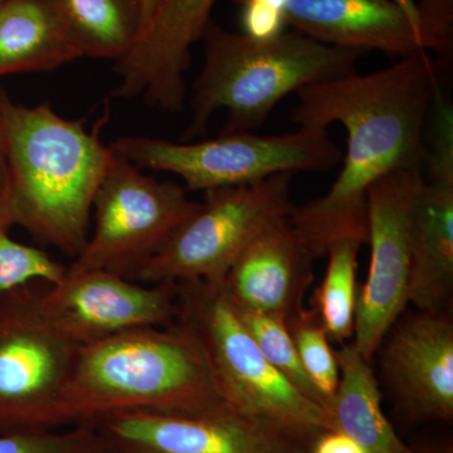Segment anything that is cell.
<instances>
[{
    "instance_id": "e0dca14e",
    "label": "cell",
    "mask_w": 453,
    "mask_h": 453,
    "mask_svg": "<svg viewBox=\"0 0 453 453\" xmlns=\"http://www.w3.org/2000/svg\"><path fill=\"white\" fill-rule=\"evenodd\" d=\"M431 179L423 181L411 222L408 303L419 311H445L453 292V157L427 159Z\"/></svg>"
},
{
    "instance_id": "30bf717a",
    "label": "cell",
    "mask_w": 453,
    "mask_h": 453,
    "mask_svg": "<svg viewBox=\"0 0 453 453\" xmlns=\"http://www.w3.org/2000/svg\"><path fill=\"white\" fill-rule=\"evenodd\" d=\"M422 170L399 169L372 184L366 196L371 266L357 292L354 347L371 360L408 303L411 222Z\"/></svg>"
},
{
    "instance_id": "484cf974",
    "label": "cell",
    "mask_w": 453,
    "mask_h": 453,
    "mask_svg": "<svg viewBox=\"0 0 453 453\" xmlns=\"http://www.w3.org/2000/svg\"><path fill=\"white\" fill-rule=\"evenodd\" d=\"M241 7L243 35L253 40H271L285 33L288 0H235Z\"/></svg>"
},
{
    "instance_id": "8992f818",
    "label": "cell",
    "mask_w": 453,
    "mask_h": 453,
    "mask_svg": "<svg viewBox=\"0 0 453 453\" xmlns=\"http://www.w3.org/2000/svg\"><path fill=\"white\" fill-rule=\"evenodd\" d=\"M112 149L140 169L173 173L187 189L210 192L250 186L282 173L324 172L338 165L342 151L327 127H299L283 135L220 134L198 142L124 136Z\"/></svg>"
},
{
    "instance_id": "7a4b0ae2",
    "label": "cell",
    "mask_w": 453,
    "mask_h": 453,
    "mask_svg": "<svg viewBox=\"0 0 453 453\" xmlns=\"http://www.w3.org/2000/svg\"><path fill=\"white\" fill-rule=\"evenodd\" d=\"M0 125L8 165V205L14 226L76 258L88 240L95 196L113 149L85 121L50 106L14 103L0 89Z\"/></svg>"
},
{
    "instance_id": "cb8c5ba5",
    "label": "cell",
    "mask_w": 453,
    "mask_h": 453,
    "mask_svg": "<svg viewBox=\"0 0 453 453\" xmlns=\"http://www.w3.org/2000/svg\"><path fill=\"white\" fill-rule=\"evenodd\" d=\"M14 226L9 205H0V294L35 283L56 285L67 267L37 247L20 243L9 234Z\"/></svg>"
},
{
    "instance_id": "ac0fdd59",
    "label": "cell",
    "mask_w": 453,
    "mask_h": 453,
    "mask_svg": "<svg viewBox=\"0 0 453 453\" xmlns=\"http://www.w3.org/2000/svg\"><path fill=\"white\" fill-rule=\"evenodd\" d=\"M81 58L47 0L0 7V77L55 71Z\"/></svg>"
},
{
    "instance_id": "9a60e30c",
    "label": "cell",
    "mask_w": 453,
    "mask_h": 453,
    "mask_svg": "<svg viewBox=\"0 0 453 453\" xmlns=\"http://www.w3.org/2000/svg\"><path fill=\"white\" fill-rule=\"evenodd\" d=\"M286 20L295 32L342 49L401 57L429 50L414 0H288Z\"/></svg>"
},
{
    "instance_id": "8fae6325",
    "label": "cell",
    "mask_w": 453,
    "mask_h": 453,
    "mask_svg": "<svg viewBox=\"0 0 453 453\" xmlns=\"http://www.w3.org/2000/svg\"><path fill=\"white\" fill-rule=\"evenodd\" d=\"M42 311L74 344H92L140 327L170 326L177 314V283L136 282L109 273H65L40 292Z\"/></svg>"
},
{
    "instance_id": "603a6c76",
    "label": "cell",
    "mask_w": 453,
    "mask_h": 453,
    "mask_svg": "<svg viewBox=\"0 0 453 453\" xmlns=\"http://www.w3.org/2000/svg\"><path fill=\"white\" fill-rule=\"evenodd\" d=\"M288 330L296 345L301 365L330 413L340 380L338 360L327 334L311 308L300 309L288 319ZM330 416V414H329Z\"/></svg>"
},
{
    "instance_id": "6da1fadb",
    "label": "cell",
    "mask_w": 453,
    "mask_h": 453,
    "mask_svg": "<svg viewBox=\"0 0 453 453\" xmlns=\"http://www.w3.org/2000/svg\"><path fill=\"white\" fill-rule=\"evenodd\" d=\"M291 120L299 127L348 134L347 157L329 192L295 208L290 222L315 258L334 242L368 241L366 196L372 184L399 169L422 170L423 131L438 95L436 67L428 52L369 74L308 86L296 92Z\"/></svg>"
},
{
    "instance_id": "83f0119b",
    "label": "cell",
    "mask_w": 453,
    "mask_h": 453,
    "mask_svg": "<svg viewBox=\"0 0 453 453\" xmlns=\"http://www.w3.org/2000/svg\"><path fill=\"white\" fill-rule=\"evenodd\" d=\"M426 17L440 22H449L453 19V0H421L418 3Z\"/></svg>"
},
{
    "instance_id": "52a82bcc",
    "label": "cell",
    "mask_w": 453,
    "mask_h": 453,
    "mask_svg": "<svg viewBox=\"0 0 453 453\" xmlns=\"http://www.w3.org/2000/svg\"><path fill=\"white\" fill-rule=\"evenodd\" d=\"M292 175L282 173L250 186L205 192L198 211L173 232L134 280L149 285H222L243 250L268 226L294 213Z\"/></svg>"
},
{
    "instance_id": "f546056e",
    "label": "cell",
    "mask_w": 453,
    "mask_h": 453,
    "mask_svg": "<svg viewBox=\"0 0 453 453\" xmlns=\"http://www.w3.org/2000/svg\"><path fill=\"white\" fill-rule=\"evenodd\" d=\"M160 2H162V0H140V4H142V31L144 29V27L148 25L150 18L153 17ZM142 31H140V33H142Z\"/></svg>"
},
{
    "instance_id": "d6a6232c",
    "label": "cell",
    "mask_w": 453,
    "mask_h": 453,
    "mask_svg": "<svg viewBox=\"0 0 453 453\" xmlns=\"http://www.w3.org/2000/svg\"><path fill=\"white\" fill-rule=\"evenodd\" d=\"M121 453H135V452H130V451H124V449H120Z\"/></svg>"
},
{
    "instance_id": "4dcf8cb0",
    "label": "cell",
    "mask_w": 453,
    "mask_h": 453,
    "mask_svg": "<svg viewBox=\"0 0 453 453\" xmlns=\"http://www.w3.org/2000/svg\"><path fill=\"white\" fill-rule=\"evenodd\" d=\"M412 453H416L412 451ZM423 453H453L451 447H445V449H432V451L423 452Z\"/></svg>"
},
{
    "instance_id": "5b68a950",
    "label": "cell",
    "mask_w": 453,
    "mask_h": 453,
    "mask_svg": "<svg viewBox=\"0 0 453 453\" xmlns=\"http://www.w3.org/2000/svg\"><path fill=\"white\" fill-rule=\"evenodd\" d=\"M174 324L201 348L217 392L229 410L310 447L321 434L334 431L326 411L265 359L220 286L177 283Z\"/></svg>"
},
{
    "instance_id": "3957f363",
    "label": "cell",
    "mask_w": 453,
    "mask_h": 453,
    "mask_svg": "<svg viewBox=\"0 0 453 453\" xmlns=\"http://www.w3.org/2000/svg\"><path fill=\"white\" fill-rule=\"evenodd\" d=\"M71 422L119 412L201 414L226 407L195 339L173 324L80 347L65 388Z\"/></svg>"
},
{
    "instance_id": "44dd1931",
    "label": "cell",
    "mask_w": 453,
    "mask_h": 453,
    "mask_svg": "<svg viewBox=\"0 0 453 453\" xmlns=\"http://www.w3.org/2000/svg\"><path fill=\"white\" fill-rule=\"evenodd\" d=\"M362 244L353 238H344L329 247L326 273L312 297L311 309L318 315L327 338L340 344L354 335L357 255Z\"/></svg>"
},
{
    "instance_id": "7402d4cb",
    "label": "cell",
    "mask_w": 453,
    "mask_h": 453,
    "mask_svg": "<svg viewBox=\"0 0 453 453\" xmlns=\"http://www.w3.org/2000/svg\"><path fill=\"white\" fill-rule=\"evenodd\" d=\"M231 305L265 359L281 372L295 388L325 410L323 399L301 365L296 345L288 330V319L282 315L243 308L234 303Z\"/></svg>"
},
{
    "instance_id": "d6986e66",
    "label": "cell",
    "mask_w": 453,
    "mask_h": 453,
    "mask_svg": "<svg viewBox=\"0 0 453 453\" xmlns=\"http://www.w3.org/2000/svg\"><path fill=\"white\" fill-rule=\"evenodd\" d=\"M335 356L340 380L329 413L334 431L347 434L366 453H412L384 413L369 360L353 344L342 345Z\"/></svg>"
},
{
    "instance_id": "7c38bea8",
    "label": "cell",
    "mask_w": 453,
    "mask_h": 453,
    "mask_svg": "<svg viewBox=\"0 0 453 453\" xmlns=\"http://www.w3.org/2000/svg\"><path fill=\"white\" fill-rule=\"evenodd\" d=\"M119 449L135 453H309L310 446L228 407L201 414L119 412L98 419Z\"/></svg>"
},
{
    "instance_id": "277c9868",
    "label": "cell",
    "mask_w": 453,
    "mask_h": 453,
    "mask_svg": "<svg viewBox=\"0 0 453 453\" xmlns=\"http://www.w3.org/2000/svg\"><path fill=\"white\" fill-rule=\"evenodd\" d=\"M204 64L193 85L186 138L201 136L214 112L226 110L222 134L250 133L290 94L357 73L365 52L329 46L299 32L253 40L213 20L203 35Z\"/></svg>"
},
{
    "instance_id": "9c48e42d",
    "label": "cell",
    "mask_w": 453,
    "mask_h": 453,
    "mask_svg": "<svg viewBox=\"0 0 453 453\" xmlns=\"http://www.w3.org/2000/svg\"><path fill=\"white\" fill-rule=\"evenodd\" d=\"M199 205L186 187L149 177L113 150L95 196L94 234L67 273L109 271L134 280Z\"/></svg>"
},
{
    "instance_id": "f1b7e54d",
    "label": "cell",
    "mask_w": 453,
    "mask_h": 453,
    "mask_svg": "<svg viewBox=\"0 0 453 453\" xmlns=\"http://www.w3.org/2000/svg\"><path fill=\"white\" fill-rule=\"evenodd\" d=\"M8 165L5 157L4 140L0 125V205L8 204Z\"/></svg>"
},
{
    "instance_id": "4fadbf2b",
    "label": "cell",
    "mask_w": 453,
    "mask_h": 453,
    "mask_svg": "<svg viewBox=\"0 0 453 453\" xmlns=\"http://www.w3.org/2000/svg\"><path fill=\"white\" fill-rule=\"evenodd\" d=\"M217 0H162L127 56L116 62L120 77L113 97L144 96L165 111L183 109L190 50L204 35Z\"/></svg>"
},
{
    "instance_id": "5bb4252c",
    "label": "cell",
    "mask_w": 453,
    "mask_h": 453,
    "mask_svg": "<svg viewBox=\"0 0 453 453\" xmlns=\"http://www.w3.org/2000/svg\"><path fill=\"white\" fill-rule=\"evenodd\" d=\"M380 348L384 378L404 413L417 421H451V316L418 310L396 320Z\"/></svg>"
},
{
    "instance_id": "4316f807",
    "label": "cell",
    "mask_w": 453,
    "mask_h": 453,
    "mask_svg": "<svg viewBox=\"0 0 453 453\" xmlns=\"http://www.w3.org/2000/svg\"><path fill=\"white\" fill-rule=\"evenodd\" d=\"M309 453H366L356 441L339 431H326L316 438Z\"/></svg>"
},
{
    "instance_id": "d4e9b609",
    "label": "cell",
    "mask_w": 453,
    "mask_h": 453,
    "mask_svg": "<svg viewBox=\"0 0 453 453\" xmlns=\"http://www.w3.org/2000/svg\"><path fill=\"white\" fill-rule=\"evenodd\" d=\"M0 453H121L109 438L83 423L68 432L0 434Z\"/></svg>"
},
{
    "instance_id": "1f68e13d",
    "label": "cell",
    "mask_w": 453,
    "mask_h": 453,
    "mask_svg": "<svg viewBox=\"0 0 453 453\" xmlns=\"http://www.w3.org/2000/svg\"><path fill=\"white\" fill-rule=\"evenodd\" d=\"M9 0H0V7H2V5H4L5 3H8Z\"/></svg>"
},
{
    "instance_id": "ffe728a7",
    "label": "cell",
    "mask_w": 453,
    "mask_h": 453,
    "mask_svg": "<svg viewBox=\"0 0 453 453\" xmlns=\"http://www.w3.org/2000/svg\"><path fill=\"white\" fill-rule=\"evenodd\" d=\"M81 57L129 53L142 31L140 0H47Z\"/></svg>"
},
{
    "instance_id": "2e32d148",
    "label": "cell",
    "mask_w": 453,
    "mask_h": 453,
    "mask_svg": "<svg viewBox=\"0 0 453 453\" xmlns=\"http://www.w3.org/2000/svg\"><path fill=\"white\" fill-rule=\"evenodd\" d=\"M315 259L290 217L277 220L238 256L220 288L235 305L288 319L303 308Z\"/></svg>"
},
{
    "instance_id": "ba28073f",
    "label": "cell",
    "mask_w": 453,
    "mask_h": 453,
    "mask_svg": "<svg viewBox=\"0 0 453 453\" xmlns=\"http://www.w3.org/2000/svg\"><path fill=\"white\" fill-rule=\"evenodd\" d=\"M79 349L43 314L35 285L0 294V434L71 423L65 388Z\"/></svg>"
}]
</instances>
